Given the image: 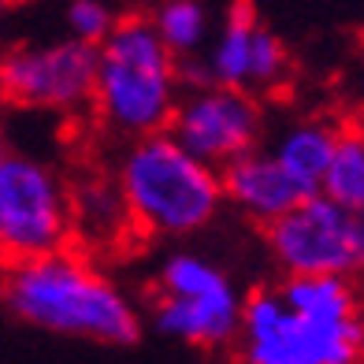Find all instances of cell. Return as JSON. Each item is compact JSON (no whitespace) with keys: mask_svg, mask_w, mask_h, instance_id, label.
<instances>
[{"mask_svg":"<svg viewBox=\"0 0 364 364\" xmlns=\"http://www.w3.org/2000/svg\"><path fill=\"white\" fill-rule=\"evenodd\" d=\"M323 197L346 212H364V130H346L335 164L323 178Z\"/></svg>","mask_w":364,"mask_h":364,"instance_id":"9a60e30c","label":"cell"},{"mask_svg":"<svg viewBox=\"0 0 364 364\" xmlns=\"http://www.w3.org/2000/svg\"><path fill=\"white\" fill-rule=\"evenodd\" d=\"M71 235V193L56 171L23 153L0 156V250L8 264L63 253Z\"/></svg>","mask_w":364,"mask_h":364,"instance_id":"5b68a950","label":"cell"},{"mask_svg":"<svg viewBox=\"0 0 364 364\" xmlns=\"http://www.w3.org/2000/svg\"><path fill=\"white\" fill-rule=\"evenodd\" d=\"M353 253H357V268H364V212L353 216Z\"/></svg>","mask_w":364,"mask_h":364,"instance_id":"d6986e66","label":"cell"},{"mask_svg":"<svg viewBox=\"0 0 364 364\" xmlns=\"http://www.w3.org/2000/svg\"><path fill=\"white\" fill-rule=\"evenodd\" d=\"M71 220L78 235L90 238L93 245H108L134 227L119 182H108V178H90L71 190Z\"/></svg>","mask_w":364,"mask_h":364,"instance_id":"7c38bea8","label":"cell"},{"mask_svg":"<svg viewBox=\"0 0 364 364\" xmlns=\"http://www.w3.org/2000/svg\"><path fill=\"white\" fill-rule=\"evenodd\" d=\"M220 182H223L227 201L238 205L242 212H250L260 227L283 220L294 208H301L305 201L320 197L309 186H301V182L275 160V153H250L235 164H227L220 171Z\"/></svg>","mask_w":364,"mask_h":364,"instance_id":"30bf717a","label":"cell"},{"mask_svg":"<svg viewBox=\"0 0 364 364\" xmlns=\"http://www.w3.org/2000/svg\"><path fill=\"white\" fill-rule=\"evenodd\" d=\"M156 34L168 45V53L175 60H186L201 48L205 34H208V11L197 0H168L153 11Z\"/></svg>","mask_w":364,"mask_h":364,"instance_id":"2e32d148","label":"cell"},{"mask_svg":"<svg viewBox=\"0 0 364 364\" xmlns=\"http://www.w3.org/2000/svg\"><path fill=\"white\" fill-rule=\"evenodd\" d=\"M283 301L290 312L309 320H346L357 316V294L342 275H327V279H287L283 283Z\"/></svg>","mask_w":364,"mask_h":364,"instance_id":"5bb4252c","label":"cell"},{"mask_svg":"<svg viewBox=\"0 0 364 364\" xmlns=\"http://www.w3.org/2000/svg\"><path fill=\"white\" fill-rule=\"evenodd\" d=\"M290 75V56L283 38H275L268 26L260 23L257 38H253V68H250V93L253 90H272Z\"/></svg>","mask_w":364,"mask_h":364,"instance_id":"e0dca14e","label":"cell"},{"mask_svg":"<svg viewBox=\"0 0 364 364\" xmlns=\"http://www.w3.org/2000/svg\"><path fill=\"white\" fill-rule=\"evenodd\" d=\"M4 305L15 320L53 335L90 338L105 346H134L141 338L138 309L86 257L71 250L8 264Z\"/></svg>","mask_w":364,"mask_h":364,"instance_id":"6da1fadb","label":"cell"},{"mask_svg":"<svg viewBox=\"0 0 364 364\" xmlns=\"http://www.w3.org/2000/svg\"><path fill=\"white\" fill-rule=\"evenodd\" d=\"M115 23H119V15H112V8L101 4V0H71L68 4V26L75 41L101 48L112 38Z\"/></svg>","mask_w":364,"mask_h":364,"instance_id":"ac0fdd59","label":"cell"},{"mask_svg":"<svg viewBox=\"0 0 364 364\" xmlns=\"http://www.w3.org/2000/svg\"><path fill=\"white\" fill-rule=\"evenodd\" d=\"M160 294L153 297L156 331L178 342L220 350L242 335L245 301L235 294L230 279L193 253H175L160 268Z\"/></svg>","mask_w":364,"mask_h":364,"instance_id":"8992f818","label":"cell"},{"mask_svg":"<svg viewBox=\"0 0 364 364\" xmlns=\"http://www.w3.org/2000/svg\"><path fill=\"white\" fill-rule=\"evenodd\" d=\"M272 257L290 279H327L357 272L353 253V212L338 208L331 197H312L290 216L264 227Z\"/></svg>","mask_w":364,"mask_h":364,"instance_id":"ba28073f","label":"cell"},{"mask_svg":"<svg viewBox=\"0 0 364 364\" xmlns=\"http://www.w3.org/2000/svg\"><path fill=\"white\" fill-rule=\"evenodd\" d=\"M260 30V15L253 4H235L227 11V23L220 30V41L212 48V75L216 86L227 90H250V68H253V38Z\"/></svg>","mask_w":364,"mask_h":364,"instance_id":"4fadbf2b","label":"cell"},{"mask_svg":"<svg viewBox=\"0 0 364 364\" xmlns=\"http://www.w3.org/2000/svg\"><path fill=\"white\" fill-rule=\"evenodd\" d=\"M342 134L346 130H338L327 119H301L279 138L275 160L283 164L301 186H309L312 193H323V178L331 171V164H335Z\"/></svg>","mask_w":364,"mask_h":364,"instance_id":"8fae6325","label":"cell"},{"mask_svg":"<svg viewBox=\"0 0 364 364\" xmlns=\"http://www.w3.org/2000/svg\"><path fill=\"white\" fill-rule=\"evenodd\" d=\"M242 364H364V316L309 320L257 287L242 309Z\"/></svg>","mask_w":364,"mask_h":364,"instance_id":"277c9868","label":"cell"},{"mask_svg":"<svg viewBox=\"0 0 364 364\" xmlns=\"http://www.w3.org/2000/svg\"><path fill=\"white\" fill-rule=\"evenodd\" d=\"M101 48L86 41L15 45L0 63V90L8 105L41 112H75L97 97Z\"/></svg>","mask_w":364,"mask_h":364,"instance_id":"52a82bcc","label":"cell"},{"mask_svg":"<svg viewBox=\"0 0 364 364\" xmlns=\"http://www.w3.org/2000/svg\"><path fill=\"white\" fill-rule=\"evenodd\" d=\"M260 127V105L250 90L216 86L205 93H190L178 105L168 134L208 168L212 164L227 168V164L257 153Z\"/></svg>","mask_w":364,"mask_h":364,"instance_id":"9c48e42d","label":"cell"},{"mask_svg":"<svg viewBox=\"0 0 364 364\" xmlns=\"http://www.w3.org/2000/svg\"><path fill=\"white\" fill-rule=\"evenodd\" d=\"M115 182L127 197L134 227L168 238L201 230L223 201L220 175L190 156L171 134L130 141L119 156Z\"/></svg>","mask_w":364,"mask_h":364,"instance_id":"3957f363","label":"cell"},{"mask_svg":"<svg viewBox=\"0 0 364 364\" xmlns=\"http://www.w3.org/2000/svg\"><path fill=\"white\" fill-rule=\"evenodd\" d=\"M178 60L160 41L153 15H119L112 38L101 45V75H97L93 105L101 119L130 138L168 134L175 119Z\"/></svg>","mask_w":364,"mask_h":364,"instance_id":"7a4b0ae2","label":"cell"}]
</instances>
